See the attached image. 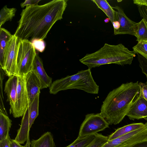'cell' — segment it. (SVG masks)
<instances>
[{"label":"cell","instance_id":"12","mask_svg":"<svg viewBox=\"0 0 147 147\" xmlns=\"http://www.w3.org/2000/svg\"><path fill=\"white\" fill-rule=\"evenodd\" d=\"M25 81L29 106L32 104L36 95L40 93L41 84L40 79L34 70L31 71L26 75Z\"/></svg>","mask_w":147,"mask_h":147},{"label":"cell","instance_id":"24","mask_svg":"<svg viewBox=\"0 0 147 147\" xmlns=\"http://www.w3.org/2000/svg\"><path fill=\"white\" fill-rule=\"evenodd\" d=\"M132 48L135 53L139 54L147 59V41H139Z\"/></svg>","mask_w":147,"mask_h":147},{"label":"cell","instance_id":"34","mask_svg":"<svg viewBox=\"0 0 147 147\" xmlns=\"http://www.w3.org/2000/svg\"><path fill=\"white\" fill-rule=\"evenodd\" d=\"M10 147H26L25 146H23L16 141L15 140L11 139L10 141Z\"/></svg>","mask_w":147,"mask_h":147},{"label":"cell","instance_id":"22","mask_svg":"<svg viewBox=\"0 0 147 147\" xmlns=\"http://www.w3.org/2000/svg\"><path fill=\"white\" fill-rule=\"evenodd\" d=\"M16 11L15 8H8L6 5L1 9L0 12V28L6 22L11 21L15 16Z\"/></svg>","mask_w":147,"mask_h":147},{"label":"cell","instance_id":"14","mask_svg":"<svg viewBox=\"0 0 147 147\" xmlns=\"http://www.w3.org/2000/svg\"><path fill=\"white\" fill-rule=\"evenodd\" d=\"M18 80V76L13 75L9 77L5 84L4 91L10 106V113L12 114L15 108Z\"/></svg>","mask_w":147,"mask_h":147},{"label":"cell","instance_id":"30","mask_svg":"<svg viewBox=\"0 0 147 147\" xmlns=\"http://www.w3.org/2000/svg\"><path fill=\"white\" fill-rule=\"evenodd\" d=\"M141 17L147 22V7L144 6H138Z\"/></svg>","mask_w":147,"mask_h":147},{"label":"cell","instance_id":"27","mask_svg":"<svg viewBox=\"0 0 147 147\" xmlns=\"http://www.w3.org/2000/svg\"><path fill=\"white\" fill-rule=\"evenodd\" d=\"M138 60L142 72L146 76V82L145 83L147 85V59L141 56L138 58Z\"/></svg>","mask_w":147,"mask_h":147},{"label":"cell","instance_id":"26","mask_svg":"<svg viewBox=\"0 0 147 147\" xmlns=\"http://www.w3.org/2000/svg\"><path fill=\"white\" fill-rule=\"evenodd\" d=\"M0 111L3 112L5 114L7 115L6 111L5 108L3 103V96L2 92V84L4 78V72L0 67Z\"/></svg>","mask_w":147,"mask_h":147},{"label":"cell","instance_id":"31","mask_svg":"<svg viewBox=\"0 0 147 147\" xmlns=\"http://www.w3.org/2000/svg\"><path fill=\"white\" fill-rule=\"evenodd\" d=\"M41 0H26L24 2L20 4L22 8H24L25 6H34L38 5V3Z\"/></svg>","mask_w":147,"mask_h":147},{"label":"cell","instance_id":"35","mask_svg":"<svg viewBox=\"0 0 147 147\" xmlns=\"http://www.w3.org/2000/svg\"><path fill=\"white\" fill-rule=\"evenodd\" d=\"M134 147H147V142L138 144Z\"/></svg>","mask_w":147,"mask_h":147},{"label":"cell","instance_id":"36","mask_svg":"<svg viewBox=\"0 0 147 147\" xmlns=\"http://www.w3.org/2000/svg\"><path fill=\"white\" fill-rule=\"evenodd\" d=\"M104 21H105V23H107V22H108L109 21H110V20L108 18H106L104 20Z\"/></svg>","mask_w":147,"mask_h":147},{"label":"cell","instance_id":"32","mask_svg":"<svg viewBox=\"0 0 147 147\" xmlns=\"http://www.w3.org/2000/svg\"><path fill=\"white\" fill-rule=\"evenodd\" d=\"M11 139L9 135L6 139L0 141V147H10Z\"/></svg>","mask_w":147,"mask_h":147},{"label":"cell","instance_id":"33","mask_svg":"<svg viewBox=\"0 0 147 147\" xmlns=\"http://www.w3.org/2000/svg\"><path fill=\"white\" fill-rule=\"evenodd\" d=\"M133 3L139 6H144L147 7V0H134Z\"/></svg>","mask_w":147,"mask_h":147},{"label":"cell","instance_id":"21","mask_svg":"<svg viewBox=\"0 0 147 147\" xmlns=\"http://www.w3.org/2000/svg\"><path fill=\"white\" fill-rule=\"evenodd\" d=\"M136 41H147V22L144 18L137 23L135 36Z\"/></svg>","mask_w":147,"mask_h":147},{"label":"cell","instance_id":"4","mask_svg":"<svg viewBox=\"0 0 147 147\" xmlns=\"http://www.w3.org/2000/svg\"><path fill=\"white\" fill-rule=\"evenodd\" d=\"M91 69L82 70L54 81L49 87L50 93L55 94L61 91L77 89L87 93L98 94L99 86L93 79Z\"/></svg>","mask_w":147,"mask_h":147},{"label":"cell","instance_id":"18","mask_svg":"<svg viewBox=\"0 0 147 147\" xmlns=\"http://www.w3.org/2000/svg\"><path fill=\"white\" fill-rule=\"evenodd\" d=\"M12 121L7 115L0 111V141L6 139L9 136Z\"/></svg>","mask_w":147,"mask_h":147},{"label":"cell","instance_id":"25","mask_svg":"<svg viewBox=\"0 0 147 147\" xmlns=\"http://www.w3.org/2000/svg\"><path fill=\"white\" fill-rule=\"evenodd\" d=\"M108 136L97 133L92 142L87 147H102L108 141Z\"/></svg>","mask_w":147,"mask_h":147},{"label":"cell","instance_id":"8","mask_svg":"<svg viewBox=\"0 0 147 147\" xmlns=\"http://www.w3.org/2000/svg\"><path fill=\"white\" fill-rule=\"evenodd\" d=\"M20 41L18 37L13 35L5 51L3 67L1 68L9 77L13 75L18 76L17 59Z\"/></svg>","mask_w":147,"mask_h":147},{"label":"cell","instance_id":"15","mask_svg":"<svg viewBox=\"0 0 147 147\" xmlns=\"http://www.w3.org/2000/svg\"><path fill=\"white\" fill-rule=\"evenodd\" d=\"M32 70L35 71L40 79L41 89L50 87L52 84V78L47 74L43 66L42 60L36 53L34 62Z\"/></svg>","mask_w":147,"mask_h":147},{"label":"cell","instance_id":"9","mask_svg":"<svg viewBox=\"0 0 147 147\" xmlns=\"http://www.w3.org/2000/svg\"><path fill=\"white\" fill-rule=\"evenodd\" d=\"M109 124L100 113L88 114L81 124L77 139L95 135L109 127Z\"/></svg>","mask_w":147,"mask_h":147},{"label":"cell","instance_id":"7","mask_svg":"<svg viewBox=\"0 0 147 147\" xmlns=\"http://www.w3.org/2000/svg\"><path fill=\"white\" fill-rule=\"evenodd\" d=\"M147 142V122L141 128L107 142L102 147H134Z\"/></svg>","mask_w":147,"mask_h":147},{"label":"cell","instance_id":"37","mask_svg":"<svg viewBox=\"0 0 147 147\" xmlns=\"http://www.w3.org/2000/svg\"><path fill=\"white\" fill-rule=\"evenodd\" d=\"M147 121V118H144Z\"/></svg>","mask_w":147,"mask_h":147},{"label":"cell","instance_id":"6","mask_svg":"<svg viewBox=\"0 0 147 147\" xmlns=\"http://www.w3.org/2000/svg\"><path fill=\"white\" fill-rule=\"evenodd\" d=\"M40 93L36 96L32 104L27 108L22 120L20 128L18 130L15 140L20 144L26 141L30 144L29 132L30 128L35 119L38 115Z\"/></svg>","mask_w":147,"mask_h":147},{"label":"cell","instance_id":"29","mask_svg":"<svg viewBox=\"0 0 147 147\" xmlns=\"http://www.w3.org/2000/svg\"><path fill=\"white\" fill-rule=\"evenodd\" d=\"M140 88L139 96L142 97L147 101V85L146 83H139Z\"/></svg>","mask_w":147,"mask_h":147},{"label":"cell","instance_id":"28","mask_svg":"<svg viewBox=\"0 0 147 147\" xmlns=\"http://www.w3.org/2000/svg\"><path fill=\"white\" fill-rule=\"evenodd\" d=\"M31 42L34 46L36 50L40 52L44 51L45 44L44 40H34Z\"/></svg>","mask_w":147,"mask_h":147},{"label":"cell","instance_id":"13","mask_svg":"<svg viewBox=\"0 0 147 147\" xmlns=\"http://www.w3.org/2000/svg\"><path fill=\"white\" fill-rule=\"evenodd\" d=\"M126 116L133 120L147 118V101L139 95L131 105Z\"/></svg>","mask_w":147,"mask_h":147},{"label":"cell","instance_id":"17","mask_svg":"<svg viewBox=\"0 0 147 147\" xmlns=\"http://www.w3.org/2000/svg\"><path fill=\"white\" fill-rule=\"evenodd\" d=\"M144 125V123H133L118 128L108 136V141L111 140L138 129L143 126Z\"/></svg>","mask_w":147,"mask_h":147},{"label":"cell","instance_id":"16","mask_svg":"<svg viewBox=\"0 0 147 147\" xmlns=\"http://www.w3.org/2000/svg\"><path fill=\"white\" fill-rule=\"evenodd\" d=\"M30 147H56L52 134L50 132L44 133L39 138L30 142Z\"/></svg>","mask_w":147,"mask_h":147},{"label":"cell","instance_id":"20","mask_svg":"<svg viewBox=\"0 0 147 147\" xmlns=\"http://www.w3.org/2000/svg\"><path fill=\"white\" fill-rule=\"evenodd\" d=\"M105 14L112 23L115 20L116 11L106 0H91Z\"/></svg>","mask_w":147,"mask_h":147},{"label":"cell","instance_id":"19","mask_svg":"<svg viewBox=\"0 0 147 147\" xmlns=\"http://www.w3.org/2000/svg\"><path fill=\"white\" fill-rule=\"evenodd\" d=\"M12 35L7 30L0 28V65L2 68L3 67L5 51L7 44Z\"/></svg>","mask_w":147,"mask_h":147},{"label":"cell","instance_id":"10","mask_svg":"<svg viewBox=\"0 0 147 147\" xmlns=\"http://www.w3.org/2000/svg\"><path fill=\"white\" fill-rule=\"evenodd\" d=\"M25 76H18L15 106L12 114L15 118L22 116L28 106V98L26 86Z\"/></svg>","mask_w":147,"mask_h":147},{"label":"cell","instance_id":"3","mask_svg":"<svg viewBox=\"0 0 147 147\" xmlns=\"http://www.w3.org/2000/svg\"><path fill=\"white\" fill-rule=\"evenodd\" d=\"M135 56L134 51L129 50L122 44L114 45L105 43L99 50L87 54L79 61L91 69L110 64L121 65H131Z\"/></svg>","mask_w":147,"mask_h":147},{"label":"cell","instance_id":"2","mask_svg":"<svg viewBox=\"0 0 147 147\" xmlns=\"http://www.w3.org/2000/svg\"><path fill=\"white\" fill-rule=\"evenodd\" d=\"M138 81L123 83L108 94L101 106L100 114L109 125L120 123L139 97Z\"/></svg>","mask_w":147,"mask_h":147},{"label":"cell","instance_id":"1","mask_svg":"<svg viewBox=\"0 0 147 147\" xmlns=\"http://www.w3.org/2000/svg\"><path fill=\"white\" fill-rule=\"evenodd\" d=\"M67 1L54 0L42 5L26 6L14 34L30 42L44 40L54 24L63 18Z\"/></svg>","mask_w":147,"mask_h":147},{"label":"cell","instance_id":"23","mask_svg":"<svg viewBox=\"0 0 147 147\" xmlns=\"http://www.w3.org/2000/svg\"><path fill=\"white\" fill-rule=\"evenodd\" d=\"M95 137V134L76 139L72 143L65 147H87Z\"/></svg>","mask_w":147,"mask_h":147},{"label":"cell","instance_id":"5","mask_svg":"<svg viewBox=\"0 0 147 147\" xmlns=\"http://www.w3.org/2000/svg\"><path fill=\"white\" fill-rule=\"evenodd\" d=\"M36 54L35 48L31 42L20 39L17 59L18 76H25L32 70Z\"/></svg>","mask_w":147,"mask_h":147},{"label":"cell","instance_id":"11","mask_svg":"<svg viewBox=\"0 0 147 147\" xmlns=\"http://www.w3.org/2000/svg\"><path fill=\"white\" fill-rule=\"evenodd\" d=\"M112 7L117 10L115 21H118L120 26L119 29L115 35L128 34L135 36L137 23L127 17L121 7L116 6Z\"/></svg>","mask_w":147,"mask_h":147}]
</instances>
